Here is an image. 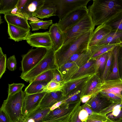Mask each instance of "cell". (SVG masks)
I'll use <instances>...</instances> for the list:
<instances>
[{"label": "cell", "instance_id": "1", "mask_svg": "<svg viewBox=\"0 0 122 122\" xmlns=\"http://www.w3.org/2000/svg\"><path fill=\"white\" fill-rule=\"evenodd\" d=\"M88 9L95 26L108 25L122 17V0H94Z\"/></svg>", "mask_w": 122, "mask_h": 122}, {"label": "cell", "instance_id": "2", "mask_svg": "<svg viewBox=\"0 0 122 122\" xmlns=\"http://www.w3.org/2000/svg\"><path fill=\"white\" fill-rule=\"evenodd\" d=\"M93 31H89L74 38L55 51L56 69L66 63L74 54L88 48L89 44Z\"/></svg>", "mask_w": 122, "mask_h": 122}, {"label": "cell", "instance_id": "3", "mask_svg": "<svg viewBox=\"0 0 122 122\" xmlns=\"http://www.w3.org/2000/svg\"><path fill=\"white\" fill-rule=\"evenodd\" d=\"M25 93L21 90L12 96H8L1 106L12 122H17L23 116V108Z\"/></svg>", "mask_w": 122, "mask_h": 122}, {"label": "cell", "instance_id": "4", "mask_svg": "<svg viewBox=\"0 0 122 122\" xmlns=\"http://www.w3.org/2000/svg\"><path fill=\"white\" fill-rule=\"evenodd\" d=\"M56 69L55 62V51L52 48L48 50L45 56L35 67L20 77L30 83L38 76L49 70Z\"/></svg>", "mask_w": 122, "mask_h": 122}, {"label": "cell", "instance_id": "5", "mask_svg": "<svg viewBox=\"0 0 122 122\" xmlns=\"http://www.w3.org/2000/svg\"><path fill=\"white\" fill-rule=\"evenodd\" d=\"M95 25L89 13L84 17L63 32V45L74 38L87 32L94 31Z\"/></svg>", "mask_w": 122, "mask_h": 122}, {"label": "cell", "instance_id": "6", "mask_svg": "<svg viewBox=\"0 0 122 122\" xmlns=\"http://www.w3.org/2000/svg\"><path fill=\"white\" fill-rule=\"evenodd\" d=\"M47 50L44 48L38 47L30 49L22 55L21 75L26 73L36 66L45 56Z\"/></svg>", "mask_w": 122, "mask_h": 122}, {"label": "cell", "instance_id": "7", "mask_svg": "<svg viewBox=\"0 0 122 122\" xmlns=\"http://www.w3.org/2000/svg\"><path fill=\"white\" fill-rule=\"evenodd\" d=\"M55 6L56 15L60 20L72 11L81 7L86 6L90 0H50Z\"/></svg>", "mask_w": 122, "mask_h": 122}, {"label": "cell", "instance_id": "8", "mask_svg": "<svg viewBox=\"0 0 122 122\" xmlns=\"http://www.w3.org/2000/svg\"><path fill=\"white\" fill-rule=\"evenodd\" d=\"M86 6L78 8L70 12L61 19L59 20L58 25L64 32L84 17L89 13Z\"/></svg>", "mask_w": 122, "mask_h": 122}, {"label": "cell", "instance_id": "9", "mask_svg": "<svg viewBox=\"0 0 122 122\" xmlns=\"http://www.w3.org/2000/svg\"><path fill=\"white\" fill-rule=\"evenodd\" d=\"M26 40L32 47L44 48L47 50L52 48V42L49 31L30 33Z\"/></svg>", "mask_w": 122, "mask_h": 122}, {"label": "cell", "instance_id": "10", "mask_svg": "<svg viewBox=\"0 0 122 122\" xmlns=\"http://www.w3.org/2000/svg\"><path fill=\"white\" fill-rule=\"evenodd\" d=\"M102 81L99 76L94 74L82 85L80 98L85 95H92V97L97 95L101 91Z\"/></svg>", "mask_w": 122, "mask_h": 122}, {"label": "cell", "instance_id": "11", "mask_svg": "<svg viewBox=\"0 0 122 122\" xmlns=\"http://www.w3.org/2000/svg\"><path fill=\"white\" fill-rule=\"evenodd\" d=\"M46 93L43 92L31 94H25L23 108V116H27L39 107Z\"/></svg>", "mask_w": 122, "mask_h": 122}, {"label": "cell", "instance_id": "12", "mask_svg": "<svg viewBox=\"0 0 122 122\" xmlns=\"http://www.w3.org/2000/svg\"><path fill=\"white\" fill-rule=\"evenodd\" d=\"M92 75H85L64 81L62 90V97L64 99L73 90L82 86Z\"/></svg>", "mask_w": 122, "mask_h": 122}, {"label": "cell", "instance_id": "13", "mask_svg": "<svg viewBox=\"0 0 122 122\" xmlns=\"http://www.w3.org/2000/svg\"><path fill=\"white\" fill-rule=\"evenodd\" d=\"M49 31L52 42V48L55 51L63 44V32L57 23L52 24L50 27Z\"/></svg>", "mask_w": 122, "mask_h": 122}, {"label": "cell", "instance_id": "14", "mask_svg": "<svg viewBox=\"0 0 122 122\" xmlns=\"http://www.w3.org/2000/svg\"><path fill=\"white\" fill-rule=\"evenodd\" d=\"M45 0H29L20 13L15 15L28 18L32 16L34 13L44 4Z\"/></svg>", "mask_w": 122, "mask_h": 122}, {"label": "cell", "instance_id": "15", "mask_svg": "<svg viewBox=\"0 0 122 122\" xmlns=\"http://www.w3.org/2000/svg\"><path fill=\"white\" fill-rule=\"evenodd\" d=\"M112 30L109 25L103 24L99 25L93 31L88 45V48L97 45Z\"/></svg>", "mask_w": 122, "mask_h": 122}, {"label": "cell", "instance_id": "16", "mask_svg": "<svg viewBox=\"0 0 122 122\" xmlns=\"http://www.w3.org/2000/svg\"><path fill=\"white\" fill-rule=\"evenodd\" d=\"M122 80L121 78L102 81L101 91L112 93L122 99Z\"/></svg>", "mask_w": 122, "mask_h": 122}, {"label": "cell", "instance_id": "17", "mask_svg": "<svg viewBox=\"0 0 122 122\" xmlns=\"http://www.w3.org/2000/svg\"><path fill=\"white\" fill-rule=\"evenodd\" d=\"M50 108H44L39 106L26 116L20 118L19 120L24 122H43V119L51 111Z\"/></svg>", "mask_w": 122, "mask_h": 122}, {"label": "cell", "instance_id": "18", "mask_svg": "<svg viewBox=\"0 0 122 122\" xmlns=\"http://www.w3.org/2000/svg\"><path fill=\"white\" fill-rule=\"evenodd\" d=\"M9 38L15 41L26 40L30 34V30L25 29L7 23Z\"/></svg>", "mask_w": 122, "mask_h": 122}, {"label": "cell", "instance_id": "19", "mask_svg": "<svg viewBox=\"0 0 122 122\" xmlns=\"http://www.w3.org/2000/svg\"><path fill=\"white\" fill-rule=\"evenodd\" d=\"M55 5L50 0H45L44 4L34 14L33 16L43 19L56 15Z\"/></svg>", "mask_w": 122, "mask_h": 122}, {"label": "cell", "instance_id": "20", "mask_svg": "<svg viewBox=\"0 0 122 122\" xmlns=\"http://www.w3.org/2000/svg\"><path fill=\"white\" fill-rule=\"evenodd\" d=\"M79 68L75 62H66L56 69L61 75L63 81H65L71 79Z\"/></svg>", "mask_w": 122, "mask_h": 122}, {"label": "cell", "instance_id": "21", "mask_svg": "<svg viewBox=\"0 0 122 122\" xmlns=\"http://www.w3.org/2000/svg\"><path fill=\"white\" fill-rule=\"evenodd\" d=\"M112 103L108 99L101 96L99 94L92 97L86 103L91 106L94 112L99 113Z\"/></svg>", "mask_w": 122, "mask_h": 122}, {"label": "cell", "instance_id": "22", "mask_svg": "<svg viewBox=\"0 0 122 122\" xmlns=\"http://www.w3.org/2000/svg\"><path fill=\"white\" fill-rule=\"evenodd\" d=\"M63 99L62 91L46 93L42 99L39 106L44 108L51 107L56 103Z\"/></svg>", "mask_w": 122, "mask_h": 122}, {"label": "cell", "instance_id": "23", "mask_svg": "<svg viewBox=\"0 0 122 122\" xmlns=\"http://www.w3.org/2000/svg\"><path fill=\"white\" fill-rule=\"evenodd\" d=\"M4 18L7 23L25 29L30 30L27 19L15 15L8 13L5 15Z\"/></svg>", "mask_w": 122, "mask_h": 122}, {"label": "cell", "instance_id": "24", "mask_svg": "<svg viewBox=\"0 0 122 122\" xmlns=\"http://www.w3.org/2000/svg\"><path fill=\"white\" fill-rule=\"evenodd\" d=\"M120 44L115 43L95 45L89 47L91 53V59L95 60L101 55L113 50Z\"/></svg>", "mask_w": 122, "mask_h": 122}, {"label": "cell", "instance_id": "25", "mask_svg": "<svg viewBox=\"0 0 122 122\" xmlns=\"http://www.w3.org/2000/svg\"><path fill=\"white\" fill-rule=\"evenodd\" d=\"M91 53L88 48L87 49L73 55L67 62H74L80 68L91 59Z\"/></svg>", "mask_w": 122, "mask_h": 122}, {"label": "cell", "instance_id": "26", "mask_svg": "<svg viewBox=\"0 0 122 122\" xmlns=\"http://www.w3.org/2000/svg\"><path fill=\"white\" fill-rule=\"evenodd\" d=\"M120 45L117 46L113 49V59L112 71L108 75L106 80L121 78L118 67V58Z\"/></svg>", "mask_w": 122, "mask_h": 122}, {"label": "cell", "instance_id": "27", "mask_svg": "<svg viewBox=\"0 0 122 122\" xmlns=\"http://www.w3.org/2000/svg\"><path fill=\"white\" fill-rule=\"evenodd\" d=\"M95 60L91 59L86 63L79 68L77 72L72 78L95 74L94 64Z\"/></svg>", "mask_w": 122, "mask_h": 122}, {"label": "cell", "instance_id": "28", "mask_svg": "<svg viewBox=\"0 0 122 122\" xmlns=\"http://www.w3.org/2000/svg\"><path fill=\"white\" fill-rule=\"evenodd\" d=\"M122 40V32L115 31L112 30L110 33L97 45L115 43L120 44Z\"/></svg>", "mask_w": 122, "mask_h": 122}, {"label": "cell", "instance_id": "29", "mask_svg": "<svg viewBox=\"0 0 122 122\" xmlns=\"http://www.w3.org/2000/svg\"><path fill=\"white\" fill-rule=\"evenodd\" d=\"M45 81H33L25 89V94H31L42 92L44 88L48 83Z\"/></svg>", "mask_w": 122, "mask_h": 122}, {"label": "cell", "instance_id": "30", "mask_svg": "<svg viewBox=\"0 0 122 122\" xmlns=\"http://www.w3.org/2000/svg\"><path fill=\"white\" fill-rule=\"evenodd\" d=\"M108 52L104 53L95 59L94 67L95 74L100 77L105 69L108 58Z\"/></svg>", "mask_w": 122, "mask_h": 122}, {"label": "cell", "instance_id": "31", "mask_svg": "<svg viewBox=\"0 0 122 122\" xmlns=\"http://www.w3.org/2000/svg\"><path fill=\"white\" fill-rule=\"evenodd\" d=\"M122 111V100L116 102L112 103L107 107L101 111L100 113L107 115V117L110 115L115 116Z\"/></svg>", "mask_w": 122, "mask_h": 122}, {"label": "cell", "instance_id": "32", "mask_svg": "<svg viewBox=\"0 0 122 122\" xmlns=\"http://www.w3.org/2000/svg\"><path fill=\"white\" fill-rule=\"evenodd\" d=\"M18 0H0V13L5 14L9 13L16 6Z\"/></svg>", "mask_w": 122, "mask_h": 122}, {"label": "cell", "instance_id": "33", "mask_svg": "<svg viewBox=\"0 0 122 122\" xmlns=\"http://www.w3.org/2000/svg\"><path fill=\"white\" fill-rule=\"evenodd\" d=\"M63 86V82L52 79L47 83L43 89L42 92L48 93L62 91Z\"/></svg>", "mask_w": 122, "mask_h": 122}, {"label": "cell", "instance_id": "34", "mask_svg": "<svg viewBox=\"0 0 122 122\" xmlns=\"http://www.w3.org/2000/svg\"><path fill=\"white\" fill-rule=\"evenodd\" d=\"M113 50L108 52V56L107 62L104 71L100 77L102 81L106 80L111 72V69L113 59Z\"/></svg>", "mask_w": 122, "mask_h": 122}, {"label": "cell", "instance_id": "35", "mask_svg": "<svg viewBox=\"0 0 122 122\" xmlns=\"http://www.w3.org/2000/svg\"><path fill=\"white\" fill-rule=\"evenodd\" d=\"M82 86L73 90L67 96L65 97L64 99V103L74 102L80 100Z\"/></svg>", "mask_w": 122, "mask_h": 122}, {"label": "cell", "instance_id": "36", "mask_svg": "<svg viewBox=\"0 0 122 122\" xmlns=\"http://www.w3.org/2000/svg\"><path fill=\"white\" fill-rule=\"evenodd\" d=\"M32 31H35L40 29L46 30L48 29L49 26L52 24V21L51 20H48L33 22L31 21L29 22Z\"/></svg>", "mask_w": 122, "mask_h": 122}, {"label": "cell", "instance_id": "37", "mask_svg": "<svg viewBox=\"0 0 122 122\" xmlns=\"http://www.w3.org/2000/svg\"><path fill=\"white\" fill-rule=\"evenodd\" d=\"M54 70H49L43 72L37 76L31 81H45L48 82H49L53 79Z\"/></svg>", "mask_w": 122, "mask_h": 122}, {"label": "cell", "instance_id": "38", "mask_svg": "<svg viewBox=\"0 0 122 122\" xmlns=\"http://www.w3.org/2000/svg\"><path fill=\"white\" fill-rule=\"evenodd\" d=\"M25 84L22 83H13L8 84V96L13 95L21 90L25 86Z\"/></svg>", "mask_w": 122, "mask_h": 122}, {"label": "cell", "instance_id": "39", "mask_svg": "<svg viewBox=\"0 0 122 122\" xmlns=\"http://www.w3.org/2000/svg\"><path fill=\"white\" fill-rule=\"evenodd\" d=\"M7 56L4 54L2 48L0 47V78L2 76L6 70V66Z\"/></svg>", "mask_w": 122, "mask_h": 122}, {"label": "cell", "instance_id": "40", "mask_svg": "<svg viewBox=\"0 0 122 122\" xmlns=\"http://www.w3.org/2000/svg\"><path fill=\"white\" fill-rule=\"evenodd\" d=\"M99 94L101 96L108 99L112 103L116 102L122 100V99L118 96L111 92L101 91Z\"/></svg>", "mask_w": 122, "mask_h": 122}, {"label": "cell", "instance_id": "41", "mask_svg": "<svg viewBox=\"0 0 122 122\" xmlns=\"http://www.w3.org/2000/svg\"><path fill=\"white\" fill-rule=\"evenodd\" d=\"M17 64L16 60L14 55L9 57L7 60L6 66L10 71H15L16 68Z\"/></svg>", "mask_w": 122, "mask_h": 122}, {"label": "cell", "instance_id": "42", "mask_svg": "<svg viewBox=\"0 0 122 122\" xmlns=\"http://www.w3.org/2000/svg\"><path fill=\"white\" fill-rule=\"evenodd\" d=\"M108 25L111 27L112 30L122 32V17Z\"/></svg>", "mask_w": 122, "mask_h": 122}, {"label": "cell", "instance_id": "43", "mask_svg": "<svg viewBox=\"0 0 122 122\" xmlns=\"http://www.w3.org/2000/svg\"><path fill=\"white\" fill-rule=\"evenodd\" d=\"M0 122H12L4 109L1 107L0 109Z\"/></svg>", "mask_w": 122, "mask_h": 122}, {"label": "cell", "instance_id": "44", "mask_svg": "<svg viewBox=\"0 0 122 122\" xmlns=\"http://www.w3.org/2000/svg\"><path fill=\"white\" fill-rule=\"evenodd\" d=\"M89 116L88 114L86 111L83 109L80 111L78 115V118L82 122L86 121Z\"/></svg>", "mask_w": 122, "mask_h": 122}, {"label": "cell", "instance_id": "45", "mask_svg": "<svg viewBox=\"0 0 122 122\" xmlns=\"http://www.w3.org/2000/svg\"><path fill=\"white\" fill-rule=\"evenodd\" d=\"M118 57L120 58L119 62H118V67L119 74L120 75H121V77L122 75V47L121 46L119 51Z\"/></svg>", "mask_w": 122, "mask_h": 122}, {"label": "cell", "instance_id": "46", "mask_svg": "<svg viewBox=\"0 0 122 122\" xmlns=\"http://www.w3.org/2000/svg\"><path fill=\"white\" fill-rule=\"evenodd\" d=\"M53 79L61 82H63L64 81L61 75L56 69L54 70Z\"/></svg>", "mask_w": 122, "mask_h": 122}, {"label": "cell", "instance_id": "47", "mask_svg": "<svg viewBox=\"0 0 122 122\" xmlns=\"http://www.w3.org/2000/svg\"><path fill=\"white\" fill-rule=\"evenodd\" d=\"M86 122H115L108 118L107 120L103 121L93 119H88L86 120Z\"/></svg>", "mask_w": 122, "mask_h": 122}, {"label": "cell", "instance_id": "48", "mask_svg": "<svg viewBox=\"0 0 122 122\" xmlns=\"http://www.w3.org/2000/svg\"><path fill=\"white\" fill-rule=\"evenodd\" d=\"M92 97V95H84L80 98L81 102L83 103H86Z\"/></svg>", "mask_w": 122, "mask_h": 122}, {"label": "cell", "instance_id": "49", "mask_svg": "<svg viewBox=\"0 0 122 122\" xmlns=\"http://www.w3.org/2000/svg\"><path fill=\"white\" fill-rule=\"evenodd\" d=\"M64 100L63 99L56 103L50 107V111H52L57 108L62 104L64 103Z\"/></svg>", "mask_w": 122, "mask_h": 122}, {"label": "cell", "instance_id": "50", "mask_svg": "<svg viewBox=\"0 0 122 122\" xmlns=\"http://www.w3.org/2000/svg\"><path fill=\"white\" fill-rule=\"evenodd\" d=\"M85 105V106L84 107L83 109L86 111L89 116H92L94 114L95 112H94L89 106H88L86 104Z\"/></svg>", "mask_w": 122, "mask_h": 122}, {"label": "cell", "instance_id": "51", "mask_svg": "<svg viewBox=\"0 0 122 122\" xmlns=\"http://www.w3.org/2000/svg\"><path fill=\"white\" fill-rule=\"evenodd\" d=\"M27 20H30L31 21L33 22H36L43 21L42 20H40L34 16H32L28 18Z\"/></svg>", "mask_w": 122, "mask_h": 122}, {"label": "cell", "instance_id": "52", "mask_svg": "<svg viewBox=\"0 0 122 122\" xmlns=\"http://www.w3.org/2000/svg\"><path fill=\"white\" fill-rule=\"evenodd\" d=\"M17 122H24L20 120H19ZM43 122H55V121L53 120H49L44 121Z\"/></svg>", "mask_w": 122, "mask_h": 122}, {"label": "cell", "instance_id": "53", "mask_svg": "<svg viewBox=\"0 0 122 122\" xmlns=\"http://www.w3.org/2000/svg\"><path fill=\"white\" fill-rule=\"evenodd\" d=\"M115 122H122V117Z\"/></svg>", "mask_w": 122, "mask_h": 122}, {"label": "cell", "instance_id": "54", "mask_svg": "<svg viewBox=\"0 0 122 122\" xmlns=\"http://www.w3.org/2000/svg\"><path fill=\"white\" fill-rule=\"evenodd\" d=\"M76 122H81V121L79 119V118H78L77 119V120Z\"/></svg>", "mask_w": 122, "mask_h": 122}, {"label": "cell", "instance_id": "55", "mask_svg": "<svg viewBox=\"0 0 122 122\" xmlns=\"http://www.w3.org/2000/svg\"><path fill=\"white\" fill-rule=\"evenodd\" d=\"M2 20L1 19V16H0V24H1V23H2Z\"/></svg>", "mask_w": 122, "mask_h": 122}, {"label": "cell", "instance_id": "56", "mask_svg": "<svg viewBox=\"0 0 122 122\" xmlns=\"http://www.w3.org/2000/svg\"><path fill=\"white\" fill-rule=\"evenodd\" d=\"M120 46L121 47H122V40L121 41V43H120Z\"/></svg>", "mask_w": 122, "mask_h": 122}, {"label": "cell", "instance_id": "57", "mask_svg": "<svg viewBox=\"0 0 122 122\" xmlns=\"http://www.w3.org/2000/svg\"><path fill=\"white\" fill-rule=\"evenodd\" d=\"M121 78L122 80V75L121 76Z\"/></svg>", "mask_w": 122, "mask_h": 122}, {"label": "cell", "instance_id": "58", "mask_svg": "<svg viewBox=\"0 0 122 122\" xmlns=\"http://www.w3.org/2000/svg\"><path fill=\"white\" fill-rule=\"evenodd\" d=\"M121 95H122V91H121Z\"/></svg>", "mask_w": 122, "mask_h": 122}]
</instances>
